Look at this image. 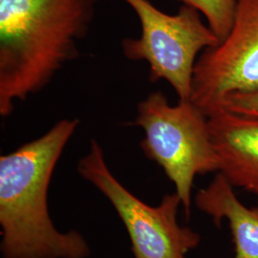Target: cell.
Instances as JSON below:
<instances>
[{
  "mask_svg": "<svg viewBox=\"0 0 258 258\" xmlns=\"http://www.w3.org/2000/svg\"><path fill=\"white\" fill-rule=\"evenodd\" d=\"M98 0H0V115L42 91L79 55Z\"/></svg>",
  "mask_w": 258,
  "mask_h": 258,
  "instance_id": "6da1fadb",
  "label": "cell"
},
{
  "mask_svg": "<svg viewBox=\"0 0 258 258\" xmlns=\"http://www.w3.org/2000/svg\"><path fill=\"white\" fill-rule=\"evenodd\" d=\"M80 120L62 119L39 138L0 157V226L3 258H87L91 249L76 231L60 232L48 210L55 166Z\"/></svg>",
  "mask_w": 258,
  "mask_h": 258,
  "instance_id": "7a4b0ae2",
  "label": "cell"
},
{
  "mask_svg": "<svg viewBox=\"0 0 258 258\" xmlns=\"http://www.w3.org/2000/svg\"><path fill=\"white\" fill-rule=\"evenodd\" d=\"M132 124L145 131L141 148L173 183L189 218L195 177L219 172L209 118L191 100H179L171 105L163 93L156 91L139 102Z\"/></svg>",
  "mask_w": 258,
  "mask_h": 258,
  "instance_id": "3957f363",
  "label": "cell"
},
{
  "mask_svg": "<svg viewBox=\"0 0 258 258\" xmlns=\"http://www.w3.org/2000/svg\"><path fill=\"white\" fill-rule=\"evenodd\" d=\"M136 13L141 23L139 38H124L123 55L130 60L146 61L152 83L164 80L179 100L191 99L195 63L204 50L220 41L201 13L183 4L175 15L156 8L149 0H123Z\"/></svg>",
  "mask_w": 258,
  "mask_h": 258,
  "instance_id": "277c9868",
  "label": "cell"
},
{
  "mask_svg": "<svg viewBox=\"0 0 258 258\" xmlns=\"http://www.w3.org/2000/svg\"><path fill=\"white\" fill-rule=\"evenodd\" d=\"M78 172L116 210L128 232L134 257L185 258L199 245L200 234L178 223L182 202L177 194L165 195L158 206L144 203L113 175L96 140H91L89 151L80 159Z\"/></svg>",
  "mask_w": 258,
  "mask_h": 258,
  "instance_id": "5b68a950",
  "label": "cell"
},
{
  "mask_svg": "<svg viewBox=\"0 0 258 258\" xmlns=\"http://www.w3.org/2000/svg\"><path fill=\"white\" fill-rule=\"evenodd\" d=\"M258 92V0H238L232 26L195 63L191 102L207 117L233 95Z\"/></svg>",
  "mask_w": 258,
  "mask_h": 258,
  "instance_id": "8992f818",
  "label": "cell"
},
{
  "mask_svg": "<svg viewBox=\"0 0 258 258\" xmlns=\"http://www.w3.org/2000/svg\"><path fill=\"white\" fill-rule=\"evenodd\" d=\"M209 118L219 172L233 187L258 196V119L222 110Z\"/></svg>",
  "mask_w": 258,
  "mask_h": 258,
  "instance_id": "52a82bcc",
  "label": "cell"
},
{
  "mask_svg": "<svg viewBox=\"0 0 258 258\" xmlns=\"http://www.w3.org/2000/svg\"><path fill=\"white\" fill-rule=\"evenodd\" d=\"M195 205L211 216L217 227L228 222L234 244L233 258H258V206L242 203L234 187L220 172L206 187L198 190Z\"/></svg>",
  "mask_w": 258,
  "mask_h": 258,
  "instance_id": "ba28073f",
  "label": "cell"
},
{
  "mask_svg": "<svg viewBox=\"0 0 258 258\" xmlns=\"http://www.w3.org/2000/svg\"><path fill=\"white\" fill-rule=\"evenodd\" d=\"M203 14L208 25L222 41L229 34L238 0H181Z\"/></svg>",
  "mask_w": 258,
  "mask_h": 258,
  "instance_id": "9c48e42d",
  "label": "cell"
},
{
  "mask_svg": "<svg viewBox=\"0 0 258 258\" xmlns=\"http://www.w3.org/2000/svg\"><path fill=\"white\" fill-rule=\"evenodd\" d=\"M223 110L258 119V92L231 96L224 103Z\"/></svg>",
  "mask_w": 258,
  "mask_h": 258,
  "instance_id": "30bf717a",
  "label": "cell"
}]
</instances>
